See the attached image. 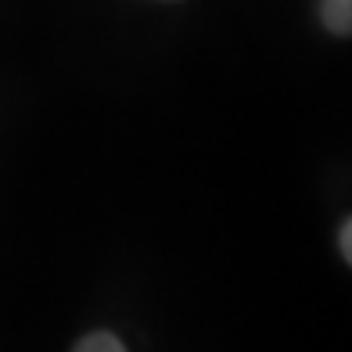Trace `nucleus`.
Returning a JSON list of instances; mask_svg holds the SVG:
<instances>
[{"label": "nucleus", "instance_id": "f257e3e1", "mask_svg": "<svg viewBox=\"0 0 352 352\" xmlns=\"http://www.w3.org/2000/svg\"><path fill=\"white\" fill-rule=\"evenodd\" d=\"M324 22L331 33L349 36L352 29V0H324Z\"/></svg>", "mask_w": 352, "mask_h": 352}, {"label": "nucleus", "instance_id": "f03ea898", "mask_svg": "<svg viewBox=\"0 0 352 352\" xmlns=\"http://www.w3.org/2000/svg\"><path fill=\"white\" fill-rule=\"evenodd\" d=\"M76 352H126V345L116 338V334H90V338H83L76 345Z\"/></svg>", "mask_w": 352, "mask_h": 352}, {"label": "nucleus", "instance_id": "7ed1b4c3", "mask_svg": "<svg viewBox=\"0 0 352 352\" xmlns=\"http://www.w3.org/2000/svg\"><path fill=\"white\" fill-rule=\"evenodd\" d=\"M338 241H342V255H345V263H352V223H349V219L342 223Z\"/></svg>", "mask_w": 352, "mask_h": 352}]
</instances>
